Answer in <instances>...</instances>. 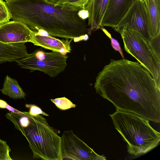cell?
<instances>
[{
  "label": "cell",
  "instance_id": "6da1fadb",
  "mask_svg": "<svg viewBox=\"0 0 160 160\" xmlns=\"http://www.w3.org/2000/svg\"><path fill=\"white\" fill-rule=\"evenodd\" d=\"M96 92L116 109L160 122V87L138 62L111 59L98 74Z\"/></svg>",
  "mask_w": 160,
  "mask_h": 160
},
{
  "label": "cell",
  "instance_id": "7a4b0ae2",
  "mask_svg": "<svg viewBox=\"0 0 160 160\" xmlns=\"http://www.w3.org/2000/svg\"><path fill=\"white\" fill-rule=\"evenodd\" d=\"M6 3L13 20L31 30L42 31L52 36L74 39L88 38L84 10L48 0H8Z\"/></svg>",
  "mask_w": 160,
  "mask_h": 160
},
{
  "label": "cell",
  "instance_id": "3957f363",
  "mask_svg": "<svg viewBox=\"0 0 160 160\" xmlns=\"http://www.w3.org/2000/svg\"><path fill=\"white\" fill-rule=\"evenodd\" d=\"M110 116L115 128L127 143L129 154L135 156L145 154L159 144L160 133L151 126L148 120L117 109Z\"/></svg>",
  "mask_w": 160,
  "mask_h": 160
},
{
  "label": "cell",
  "instance_id": "277c9868",
  "mask_svg": "<svg viewBox=\"0 0 160 160\" xmlns=\"http://www.w3.org/2000/svg\"><path fill=\"white\" fill-rule=\"evenodd\" d=\"M29 118V125L20 131L27 138L33 153V158L44 160H62L61 137L49 126L41 114L32 116L25 112Z\"/></svg>",
  "mask_w": 160,
  "mask_h": 160
},
{
  "label": "cell",
  "instance_id": "5b68a950",
  "mask_svg": "<svg viewBox=\"0 0 160 160\" xmlns=\"http://www.w3.org/2000/svg\"><path fill=\"white\" fill-rule=\"evenodd\" d=\"M119 33L122 39L125 51L150 72L157 85L160 87V61L148 42L137 32L125 27Z\"/></svg>",
  "mask_w": 160,
  "mask_h": 160
},
{
  "label": "cell",
  "instance_id": "8992f818",
  "mask_svg": "<svg viewBox=\"0 0 160 160\" xmlns=\"http://www.w3.org/2000/svg\"><path fill=\"white\" fill-rule=\"evenodd\" d=\"M68 56L52 51L47 52L42 48L36 49L17 62L21 68L32 72L38 70L54 78L65 70Z\"/></svg>",
  "mask_w": 160,
  "mask_h": 160
},
{
  "label": "cell",
  "instance_id": "52a82bcc",
  "mask_svg": "<svg viewBox=\"0 0 160 160\" xmlns=\"http://www.w3.org/2000/svg\"><path fill=\"white\" fill-rule=\"evenodd\" d=\"M124 27L136 32L148 42L152 39L149 17L142 0H135L126 14L113 29L119 32Z\"/></svg>",
  "mask_w": 160,
  "mask_h": 160
},
{
  "label": "cell",
  "instance_id": "ba28073f",
  "mask_svg": "<svg viewBox=\"0 0 160 160\" xmlns=\"http://www.w3.org/2000/svg\"><path fill=\"white\" fill-rule=\"evenodd\" d=\"M62 160H106L103 155L95 152L72 130L64 131L61 137Z\"/></svg>",
  "mask_w": 160,
  "mask_h": 160
},
{
  "label": "cell",
  "instance_id": "9c48e42d",
  "mask_svg": "<svg viewBox=\"0 0 160 160\" xmlns=\"http://www.w3.org/2000/svg\"><path fill=\"white\" fill-rule=\"evenodd\" d=\"M33 32L21 22L9 21L0 25V42L5 44L31 42Z\"/></svg>",
  "mask_w": 160,
  "mask_h": 160
},
{
  "label": "cell",
  "instance_id": "30bf717a",
  "mask_svg": "<svg viewBox=\"0 0 160 160\" xmlns=\"http://www.w3.org/2000/svg\"><path fill=\"white\" fill-rule=\"evenodd\" d=\"M134 0H109L102 20L101 27L114 28L126 14Z\"/></svg>",
  "mask_w": 160,
  "mask_h": 160
},
{
  "label": "cell",
  "instance_id": "8fae6325",
  "mask_svg": "<svg viewBox=\"0 0 160 160\" xmlns=\"http://www.w3.org/2000/svg\"><path fill=\"white\" fill-rule=\"evenodd\" d=\"M70 42L69 39H59L39 31H33L31 42L35 45L63 54L71 52Z\"/></svg>",
  "mask_w": 160,
  "mask_h": 160
},
{
  "label": "cell",
  "instance_id": "7c38bea8",
  "mask_svg": "<svg viewBox=\"0 0 160 160\" xmlns=\"http://www.w3.org/2000/svg\"><path fill=\"white\" fill-rule=\"evenodd\" d=\"M109 0H89L85 10L88 14L87 32L90 34L94 29H100L104 14Z\"/></svg>",
  "mask_w": 160,
  "mask_h": 160
},
{
  "label": "cell",
  "instance_id": "4fadbf2b",
  "mask_svg": "<svg viewBox=\"0 0 160 160\" xmlns=\"http://www.w3.org/2000/svg\"><path fill=\"white\" fill-rule=\"evenodd\" d=\"M25 42L5 44L0 42V62H17L28 54Z\"/></svg>",
  "mask_w": 160,
  "mask_h": 160
},
{
  "label": "cell",
  "instance_id": "5bb4252c",
  "mask_svg": "<svg viewBox=\"0 0 160 160\" xmlns=\"http://www.w3.org/2000/svg\"><path fill=\"white\" fill-rule=\"evenodd\" d=\"M150 21L152 38L160 32V0H142Z\"/></svg>",
  "mask_w": 160,
  "mask_h": 160
},
{
  "label": "cell",
  "instance_id": "9a60e30c",
  "mask_svg": "<svg viewBox=\"0 0 160 160\" xmlns=\"http://www.w3.org/2000/svg\"><path fill=\"white\" fill-rule=\"evenodd\" d=\"M0 91L3 94L14 99L25 98L26 96L18 81L8 75L5 77L2 88Z\"/></svg>",
  "mask_w": 160,
  "mask_h": 160
},
{
  "label": "cell",
  "instance_id": "2e32d148",
  "mask_svg": "<svg viewBox=\"0 0 160 160\" xmlns=\"http://www.w3.org/2000/svg\"><path fill=\"white\" fill-rule=\"evenodd\" d=\"M50 100L58 108L62 110L75 108L76 106L75 104L65 97L51 99Z\"/></svg>",
  "mask_w": 160,
  "mask_h": 160
},
{
  "label": "cell",
  "instance_id": "e0dca14e",
  "mask_svg": "<svg viewBox=\"0 0 160 160\" xmlns=\"http://www.w3.org/2000/svg\"><path fill=\"white\" fill-rule=\"evenodd\" d=\"M11 15L5 2L0 0V25L9 21Z\"/></svg>",
  "mask_w": 160,
  "mask_h": 160
},
{
  "label": "cell",
  "instance_id": "ac0fdd59",
  "mask_svg": "<svg viewBox=\"0 0 160 160\" xmlns=\"http://www.w3.org/2000/svg\"><path fill=\"white\" fill-rule=\"evenodd\" d=\"M160 32L155 37L152 38L148 43L152 50L154 54L160 61Z\"/></svg>",
  "mask_w": 160,
  "mask_h": 160
},
{
  "label": "cell",
  "instance_id": "d6986e66",
  "mask_svg": "<svg viewBox=\"0 0 160 160\" xmlns=\"http://www.w3.org/2000/svg\"><path fill=\"white\" fill-rule=\"evenodd\" d=\"M11 149L7 142L0 139V160H12L10 155Z\"/></svg>",
  "mask_w": 160,
  "mask_h": 160
},
{
  "label": "cell",
  "instance_id": "ffe728a7",
  "mask_svg": "<svg viewBox=\"0 0 160 160\" xmlns=\"http://www.w3.org/2000/svg\"><path fill=\"white\" fill-rule=\"evenodd\" d=\"M89 0H64L60 4L68 5L80 10H85V7Z\"/></svg>",
  "mask_w": 160,
  "mask_h": 160
},
{
  "label": "cell",
  "instance_id": "44dd1931",
  "mask_svg": "<svg viewBox=\"0 0 160 160\" xmlns=\"http://www.w3.org/2000/svg\"><path fill=\"white\" fill-rule=\"evenodd\" d=\"M100 29H101L110 38L111 41V45L113 49H114L116 51H118L121 55L122 59H124V58L123 52L118 42L116 39L112 38L110 34L106 29H105L103 27H101Z\"/></svg>",
  "mask_w": 160,
  "mask_h": 160
},
{
  "label": "cell",
  "instance_id": "7402d4cb",
  "mask_svg": "<svg viewBox=\"0 0 160 160\" xmlns=\"http://www.w3.org/2000/svg\"><path fill=\"white\" fill-rule=\"evenodd\" d=\"M26 107L29 108L28 112L32 116H36L38 114L48 116L49 115L43 112L42 109L37 106L33 104H26Z\"/></svg>",
  "mask_w": 160,
  "mask_h": 160
},
{
  "label": "cell",
  "instance_id": "603a6c76",
  "mask_svg": "<svg viewBox=\"0 0 160 160\" xmlns=\"http://www.w3.org/2000/svg\"><path fill=\"white\" fill-rule=\"evenodd\" d=\"M8 104L4 101L0 100V108H5Z\"/></svg>",
  "mask_w": 160,
  "mask_h": 160
},
{
  "label": "cell",
  "instance_id": "cb8c5ba5",
  "mask_svg": "<svg viewBox=\"0 0 160 160\" xmlns=\"http://www.w3.org/2000/svg\"><path fill=\"white\" fill-rule=\"evenodd\" d=\"M53 3L60 4L62 1L64 0H48Z\"/></svg>",
  "mask_w": 160,
  "mask_h": 160
},
{
  "label": "cell",
  "instance_id": "d4e9b609",
  "mask_svg": "<svg viewBox=\"0 0 160 160\" xmlns=\"http://www.w3.org/2000/svg\"><path fill=\"white\" fill-rule=\"evenodd\" d=\"M5 0L6 1H7V0Z\"/></svg>",
  "mask_w": 160,
  "mask_h": 160
}]
</instances>
